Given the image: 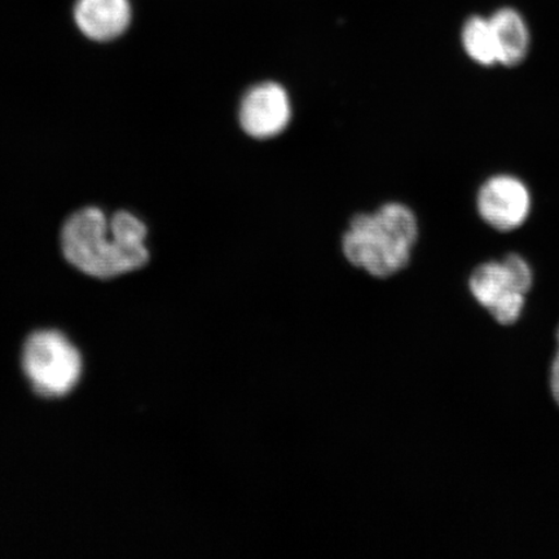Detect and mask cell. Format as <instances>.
I'll list each match as a JSON object with an SVG mask.
<instances>
[{"mask_svg":"<svg viewBox=\"0 0 559 559\" xmlns=\"http://www.w3.org/2000/svg\"><path fill=\"white\" fill-rule=\"evenodd\" d=\"M478 213L488 226L509 233L527 221L531 195L527 187L512 175H496L480 187Z\"/></svg>","mask_w":559,"mask_h":559,"instance_id":"cell-5","label":"cell"},{"mask_svg":"<svg viewBox=\"0 0 559 559\" xmlns=\"http://www.w3.org/2000/svg\"><path fill=\"white\" fill-rule=\"evenodd\" d=\"M146 233L144 222L126 210L108 216L99 207H83L62 226V254L82 274L115 278L148 263Z\"/></svg>","mask_w":559,"mask_h":559,"instance_id":"cell-1","label":"cell"},{"mask_svg":"<svg viewBox=\"0 0 559 559\" xmlns=\"http://www.w3.org/2000/svg\"><path fill=\"white\" fill-rule=\"evenodd\" d=\"M464 50L479 66L499 64L495 35L489 19L473 16L466 20L461 33Z\"/></svg>","mask_w":559,"mask_h":559,"instance_id":"cell-9","label":"cell"},{"mask_svg":"<svg viewBox=\"0 0 559 559\" xmlns=\"http://www.w3.org/2000/svg\"><path fill=\"white\" fill-rule=\"evenodd\" d=\"M23 368L35 393L60 397L80 382L83 361L80 349L64 333L48 330L35 332L26 340Z\"/></svg>","mask_w":559,"mask_h":559,"instance_id":"cell-3","label":"cell"},{"mask_svg":"<svg viewBox=\"0 0 559 559\" xmlns=\"http://www.w3.org/2000/svg\"><path fill=\"white\" fill-rule=\"evenodd\" d=\"M75 24L91 40H114L128 31L131 23L129 0H79Z\"/></svg>","mask_w":559,"mask_h":559,"instance_id":"cell-7","label":"cell"},{"mask_svg":"<svg viewBox=\"0 0 559 559\" xmlns=\"http://www.w3.org/2000/svg\"><path fill=\"white\" fill-rule=\"evenodd\" d=\"M530 264L519 254H509L501 262H487L474 270L469 286L472 295L502 325L519 321L526 295L533 286Z\"/></svg>","mask_w":559,"mask_h":559,"instance_id":"cell-4","label":"cell"},{"mask_svg":"<svg viewBox=\"0 0 559 559\" xmlns=\"http://www.w3.org/2000/svg\"><path fill=\"white\" fill-rule=\"evenodd\" d=\"M489 23L495 35L499 64L508 68L520 66L530 50V33L523 17L512 9H502L493 13Z\"/></svg>","mask_w":559,"mask_h":559,"instance_id":"cell-8","label":"cell"},{"mask_svg":"<svg viewBox=\"0 0 559 559\" xmlns=\"http://www.w3.org/2000/svg\"><path fill=\"white\" fill-rule=\"evenodd\" d=\"M417 236L414 212L391 202L373 214L355 216L342 245L354 267L377 278H388L407 267Z\"/></svg>","mask_w":559,"mask_h":559,"instance_id":"cell-2","label":"cell"},{"mask_svg":"<svg viewBox=\"0 0 559 559\" xmlns=\"http://www.w3.org/2000/svg\"><path fill=\"white\" fill-rule=\"evenodd\" d=\"M290 117L289 96L274 82H265L251 88L241 102V128L255 139L282 134L289 124Z\"/></svg>","mask_w":559,"mask_h":559,"instance_id":"cell-6","label":"cell"},{"mask_svg":"<svg viewBox=\"0 0 559 559\" xmlns=\"http://www.w3.org/2000/svg\"><path fill=\"white\" fill-rule=\"evenodd\" d=\"M550 388H551V393H554L555 400H556L557 404L559 405V331H558V353L556 355L554 366H551Z\"/></svg>","mask_w":559,"mask_h":559,"instance_id":"cell-10","label":"cell"}]
</instances>
